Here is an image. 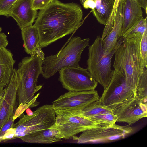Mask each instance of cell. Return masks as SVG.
Returning <instances> with one entry per match:
<instances>
[{
    "label": "cell",
    "mask_w": 147,
    "mask_h": 147,
    "mask_svg": "<svg viewBox=\"0 0 147 147\" xmlns=\"http://www.w3.org/2000/svg\"><path fill=\"white\" fill-rule=\"evenodd\" d=\"M81 6L53 0L38 12L34 25L38 31L40 47L43 48L75 32L83 23Z\"/></svg>",
    "instance_id": "obj_1"
},
{
    "label": "cell",
    "mask_w": 147,
    "mask_h": 147,
    "mask_svg": "<svg viewBox=\"0 0 147 147\" xmlns=\"http://www.w3.org/2000/svg\"><path fill=\"white\" fill-rule=\"evenodd\" d=\"M123 38L115 53L113 67L114 69L123 71L126 83L136 96L139 80L144 68L140 49L141 38Z\"/></svg>",
    "instance_id": "obj_2"
},
{
    "label": "cell",
    "mask_w": 147,
    "mask_h": 147,
    "mask_svg": "<svg viewBox=\"0 0 147 147\" xmlns=\"http://www.w3.org/2000/svg\"><path fill=\"white\" fill-rule=\"evenodd\" d=\"M43 60L37 54L25 57L18 64V70L19 80L17 91L18 107L31 104L34 107L39 104L37 99L39 95L35 94L42 88L37 86V80L40 75L43 74Z\"/></svg>",
    "instance_id": "obj_3"
},
{
    "label": "cell",
    "mask_w": 147,
    "mask_h": 147,
    "mask_svg": "<svg viewBox=\"0 0 147 147\" xmlns=\"http://www.w3.org/2000/svg\"><path fill=\"white\" fill-rule=\"evenodd\" d=\"M90 39L72 37L66 46L57 54L45 57L42 65L43 77L48 79L61 69L67 67H79L82 52L89 46Z\"/></svg>",
    "instance_id": "obj_4"
},
{
    "label": "cell",
    "mask_w": 147,
    "mask_h": 147,
    "mask_svg": "<svg viewBox=\"0 0 147 147\" xmlns=\"http://www.w3.org/2000/svg\"><path fill=\"white\" fill-rule=\"evenodd\" d=\"M123 40L124 38L121 37L115 49L108 54L104 53L100 36H98L93 44L89 46L87 69L104 90L107 87L111 80L112 58Z\"/></svg>",
    "instance_id": "obj_5"
},
{
    "label": "cell",
    "mask_w": 147,
    "mask_h": 147,
    "mask_svg": "<svg viewBox=\"0 0 147 147\" xmlns=\"http://www.w3.org/2000/svg\"><path fill=\"white\" fill-rule=\"evenodd\" d=\"M54 110L56 116L55 124L51 127L58 130L63 139H72L78 133L87 130L111 125L93 120L83 116L78 111H70L56 109H54Z\"/></svg>",
    "instance_id": "obj_6"
},
{
    "label": "cell",
    "mask_w": 147,
    "mask_h": 147,
    "mask_svg": "<svg viewBox=\"0 0 147 147\" xmlns=\"http://www.w3.org/2000/svg\"><path fill=\"white\" fill-rule=\"evenodd\" d=\"M18 117L19 121L13 127L16 130L14 139L51 127L55 124L56 115L52 105L46 104L37 108L31 115L23 113Z\"/></svg>",
    "instance_id": "obj_7"
},
{
    "label": "cell",
    "mask_w": 147,
    "mask_h": 147,
    "mask_svg": "<svg viewBox=\"0 0 147 147\" xmlns=\"http://www.w3.org/2000/svg\"><path fill=\"white\" fill-rule=\"evenodd\" d=\"M132 131L129 125L121 126L115 124L87 130L79 137L75 136L73 139L77 140L79 144L108 143L124 139Z\"/></svg>",
    "instance_id": "obj_8"
},
{
    "label": "cell",
    "mask_w": 147,
    "mask_h": 147,
    "mask_svg": "<svg viewBox=\"0 0 147 147\" xmlns=\"http://www.w3.org/2000/svg\"><path fill=\"white\" fill-rule=\"evenodd\" d=\"M59 72L58 80L68 91L95 90L98 84L87 68L70 67Z\"/></svg>",
    "instance_id": "obj_9"
},
{
    "label": "cell",
    "mask_w": 147,
    "mask_h": 147,
    "mask_svg": "<svg viewBox=\"0 0 147 147\" xmlns=\"http://www.w3.org/2000/svg\"><path fill=\"white\" fill-rule=\"evenodd\" d=\"M111 74L110 82L99 99L102 105L109 106L136 96L126 83L123 71L114 69Z\"/></svg>",
    "instance_id": "obj_10"
},
{
    "label": "cell",
    "mask_w": 147,
    "mask_h": 147,
    "mask_svg": "<svg viewBox=\"0 0 147 147\" xmlns=\"http://www.w3.org/2000/svg\"><path fill=\"white\" fill-rule=\"evenodd\" d=\"M99 96L95 90L69 91L52 102L54 109L70 111H80Z\"/></svg>",
    "instance_id": "obj_11"
},
{
    "label": "cell",
    "mask_w": 147,
    "mask_h": 147,
    "mask_svg": "<svg viewBox=\"0 0 147 147\" xmlns=\"http://www.w3.org/2000/svg\"><path fill=\"white\" fill-rule=\"evenodd\" d=\"M109 107L117 116V122L126 123L129 125L147 117V103L142 102L136 96Z\"/></svg>",
    "instance_id": "obj_12"
},
{
    "label": "cell",
    "mask_w": 147,
    "mask_h": 147,
    "mask_svg": "<svg viewBox=\"0 0 147 147\" xmlns=\"http://www.w3.org/2000/svg\"><path fill=\"white\" fill-rule=\"evenodd\" d=\"M19 80L18 69L13 68L8 84L4 88L0 100V129L3 125L14 114Z\"/></svg>",
    "instance_id": "obj_13"
},
{
    "label": "cell",
    "mask_w": 147,
    "mask_h": 147,
    "mask_svg": "<svg viewBox=\"0 0 147 147\" xmlns=\"http://www.w3.org/2000/svg\"><path fill=\"white\" fill-rule=\"evenodd\" d=\"M33 0H17L9 14L16 21L21 30L32 25L38 15L37 10L32 9Z\"/></svg>",
    "instance_id": "obj_14"
},
{
    "label": "cell",
    "mask_w": 147,
    "mask_h": 147,
    "mask_svg": "<svg viewBox=\"0 0 147 147\" xmlns=\"http://www.w3.org/2000/svg\"><path fill=\"white\" fill-rule=\"evenodd\" d=\"M125 0H120L116 12L112 28L102 40L105 53L108 54L116 46L119 39L122 37L123 10Z\"/></svg>",
    "instance_id": "obj_15"
},
{
    "label": "cell",
    "mask_w": 147,
    "mask_h": 147,
    "mask_svg": "<svg viewBox=\"0 0 147 147\" xmlns=\"http://www.w3.org/2000/svg\"><path fill=\"white\" fill-rule=\"evenodd\" d=\"M143 12L138 0H125L123 10L122 36L131 30L143 18Z\"/></svg>",
    "instance_id": "obj_16"
},
{
    "label": "cell",
    "mask_w": 147,
    "mask_h": 147,
    "mask_svg": "<svg viewBox=\"0 0 147 147\" xmlns=\"http://www.w3.org/2000/svg\"><path fill=\"white\" fill-rule=\"evenodd\" d=\"M21 30L25 52L31 56L37 54L43 60L45 55L39 45L38 34L36 27L30 25Z\"/></svg>",
    "instance_id": "obj_17"
},
{
    "label": "cell",
    "mask_w": 147,
    "mask_h": 147,
    "mask_svg": "<svg viewBox=\"0 0 147 147\" xmlns=\"http://www.w3.org/2000/svg\"><path fill=\"white\" fill-rule=\"evenodd\" d=\"M19 138L27 143L51 144L61 140L63 137L58 130L51 127L27 134Z\"/></svg>",
    "instance_id": "obj_18"
},
{
    "label": "cell",
    "mask_w": 147,
    "mask_h": 147,
    "mask_svg": "<svg viewBox=\"0 0 147 147\" xmlns=\"http://www.w3.org/2000/svg\"><path fill=\"white\" fill-rule=\"evenodd\" d=\"M11 51L5 47L0 49V88L9 84L15 63Z\"/></svg>",
    "instance_id": "obj_19"
},
{
    "label": "cell",
    "mask_w": 147,
    "mask_h": 147,
    "mask_svg": "<svg viewBox=\"0 0 147 147\" xmlns=\"http://www.w3.org/2000/svg\"><path fill=\"white\" fill-rule=\"evenodd\" d=\"M115 0H101L98 11L93 15L100 24L105 25L112 13Z\"/></svg>",
    "instance_id": "obj_20"
},
{
    "label": "cell",
    "mask_w": 147,
    "mask_h": 147,
    "mask_svg": "<svg viewBox=\"0 0 147 147\" xmlns=\"http://www.w3.org/2000/svg\"><path fill=\"white\" fill-rule=\"evenodd\" d=\"M78 112L88 118L100 114L112 112L110 107L102 105L99 99L91 103L81 111Z\"/></svg>",
    "instance_id": "obj_21"
},
{
    "label": "cell",
    "mask_w": 147,
    "mask_h": 147,
    "mask_svg": "<svg viewBox=\"0 0 147 147\" xmlns=\"http://www.w3.org/2000/svg\"><path fill=\"white\" fill-rule=\"evenodd\" d=\"M136 96L141 101L147 103V70L144 68L140 77L137 88Z\"/></svg>",
    "instance_id": "obj_22"
},
{
    "label": "cell",
    "mask_w": 147,
    "mask_h": 147,
    "mask_svg": "<svg viewBox=\"0 0 147 147\" xmlns=\"http://www.w3.org/2000/svg\"><path fill=\"white\" fill-rule=\"evenodd\" d=\"M147 30V17L142 18L140 21L130 31L122 36L124 38L135 37L142 38L144 33Z\"/></svg>",
    "instance_id": "obj_23"
},
{
    "label": "cell",
    "mask_w": 147,
    "mask_h": 147,
    "mask_svg": "<svg viewBox=\"0 0 147 147\" xmlns=\"http://www.w3.org/2000/svg\"><path fill=\"white\" fill-rule=\"evenodd\" d=\"M89 118L93 120L107 123L110 125L115 124L118 119L117 116L112 112L100 114Z\"/></svg>",
    "instance_id": "obj_24"
},
{
    "label": "cell",
    "mask_w": 147,
    "mask_h": 147,
    "mask_svg": "<svg viewBox=\"0 0 147 147\" xmlns=\"http://www.w3.org/2000/svg\"><path fill=\"white\" fill-rule=\"evenodd\" d=\"M120 0H115L113 10L110 17L104 29L101 39L102 40L111 30L113 24L116 12Z\"/></svg>",
    "instance_id": "obj_25"
},
{
    "label": "cell",
    "mask_w": 147,
    "mask_h": 147,
    "mask_svg": "<svg viewBox=\"0 0 147 147\" xmlns=\"http://www.w3.org/2000/svg\"><path fill=\"white\" fill-rule=\"evenodd\" d=\"M140 49L143 66L147 67V30L144 33L141 40Z\"/></svg>",
    "instance_id": "obj_26"
},
{
    "label": "cell",
    "mask_w": 147,
    "mask_h": 147,
    "mask_svg": "<svg viewBox=\"0 0 147 147\" xmlns=\"http://www.w3.org/2000/svg\"><path fill=\"white\" fill-rule=\"evenodd\" d=\"M17 0H0V16H9L10 11Z\"/></svg>",
    "instance_id": "obj_27"
},
{
    "label": "cell",
    "mask_w": 147,
    "mask_h": 147,
    "mask_svg": "<svg viewBox=\"0 0 147 147\" xmlns=\"http://www.w3.org/2000/svg\"><path fill=\"white\" fill-rule=\"evenodd\" d=\"M15 119L13 115L1 126L0 129V142L2 141V138L6 131L10 128L13 127Z\"/></svg>",
    "instance_id": "obj_28"
},
{
    "label": "cell",
    "mask_w": 147,
    "mask_h": 147,
    "mask_svg": "<svg viewBox=\"0 0 147 147\" xmlns=\"http://www.w3.org/2000/svg\"><path fill=\"white\" fill-rule=\"evenodd\" d=\"M16 130L14 127H12L8 129L5 133L2 141H5L10 140L14 139L15 137Z\"/></svg>",
    "instance_id": "obj_29"
},
{
    "label": "cell",
    "mask_w": 147,
    "mask_h": 147,
    "mask_svg": "<svg viewBox=\"0 0 147 147\" xmlns=\"http://www.w3.org/2000/svg\"><path fill=\"white\" fill-rule=\"evenodd\" d=\"M53 0H39L35 5L33 6L32 9L38 10L44 8Z\"/></svg>",
    "instance_id": "obj_30"
},
{
    "label": "cell",
    "mask_w": 147,
    "mask_h": 147,
    "mask_svg": "<svg viewBox=\"0 0 147 147\" xmlns=\"http://www.w3.org/2000/svg\"><path fill=\"white\" fill-rule=\"evenodd\" d=\"M80 2L85 9L90 8L93 9L95 7L96 5L94 0H81Z\"/></svg>",
    "instance_id": "obj_31"
},
{
    "label": "cell",
    "mask_w": 147,
    "mask_h": 147,
    "mask_svg": "<svg viewBox=\"0 0 147 147\" xmlns=\"http://www.w3.org/2000/svg\"><path fill=\"white\" fill-rule=\"evenodd\" d=\"M8 43L7 36L4 33L0 32V49L3 47L6 48Z\"/></svg>",
    "instance_id": "obj_32"
},
{
    "label": "cell",
    "mask_w": 147,
    "mask_h": 147,
    "mask_svg": "<svg viewBox=\"0 0 147 147\" xmlns=\"http://www.w3.org/2000/svg\"><path fill=\"white\" fill-rule=\"evenodd\" d=\"M141 7L145 10L146 14L147 13V0H138Z\"/></svg>",
    "instance_id": "obj_33"
},
{
    "label": "cell",
    "mask_w": 147,
    "mask_h": 147,
    "mask_svg": "<svg viewBox=\"0 0 147 147\" xmlns=\"http://www.w3.org/2000/svg\"><path fill=\"white\" fill-rule=\"evenodd\" d=\"M4 91V88H0V100L1 99Z\"/></svg>",
    "instance_id": "obj_34"
},
{
    "label": "cell",
    "mask_w": 147,
    "mask_h": 147,
    "mask_svg": "<svg viewBox=\"0 0 147 147\" xmlns=\"http://www.w3.org/2000/svg\"><path fill=\"white\" fill-rule=\"evenodd\" d=\"M39 0H33V5H35Z\"/></svg>",
    "instance_id": "obj_35"
},
{
    "label": "cell",
    "mask_w": 147,
    "mask_h": 147,
    "mask_svg": "<svg viewBox=\"0 0 147 147\" xmlns=\"http://www.w3.org/2000/svg\"><path fill=\"white\" fill-rule=\"evenodd\" d=\"M2 30V28H1L0 27V32Z\"/></svg>",
    "instance_id": "obj_36"
}]
</instances>
